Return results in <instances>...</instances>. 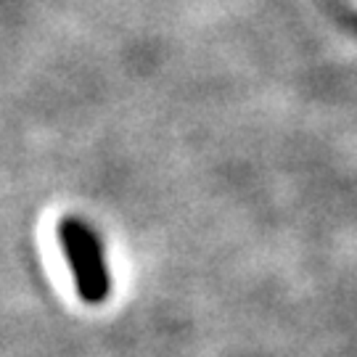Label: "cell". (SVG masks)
Instances as JSON below:
<instances>
[{
	"instance_id": "obj_1",
	"label": "cell",
	"mask_w": 357,
	"mask_h": 357,
	"mask_svg": "<svg viewBox=\"0 0 357 357\" xmlns=\"http://www.w3.org/2000/svg\"><path fill=\"white\" fill-rule=\"evenodd\" d=\"M59 243L75 275L77 296L85 305H103L112 294V275L103 259V249L98 236L90 225L77 217H64L59 222Z\"/></svg>"
}]
</instances>
